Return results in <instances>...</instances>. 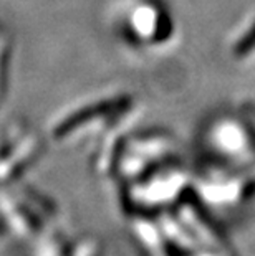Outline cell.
<instances>
[{"mask_svg":"<svg viewBox=\"0 0 255 256\" xmlns=\"http://www.w3.org/2000/svg\"><path fill=\"white\" fill-rule=\"evenodd\" d=\"M67 256H103V246L96 238L86 236L77 244L70 246Z\"/></svg>","mask_w":255,"mask_h":256,"instance_id":"6da1fadb","label":"cell"},{"mask_svg":"<svg viewBox=\"0 0 255 256\" xmlns=\"http://www.w3.org/2000/svg\"><path fill=\"white\" fill-rule=\"evenodd\" d=\"M253 50H255V24L234 45V55L237 58H243V56H247L248 53H252Z\"/></svg>","mask_w":255,"mask_h":256,"instance_id":"7a4b0ae2","label":"cell"},{"mask_svg":"<svg viewBox=\"0 0 255 256\" xmlns=\"http://www.w3.org/2000/svg\"><path fill=\"white\" fill-rule=\"evenodd\" d=\"M243 110H245L247 112L255 114V102H250V104H243Z\"/></svg>","mask_w":255,"mask_h":256,"instance_id":"3957f363","label":"cell"}]
</instances>
